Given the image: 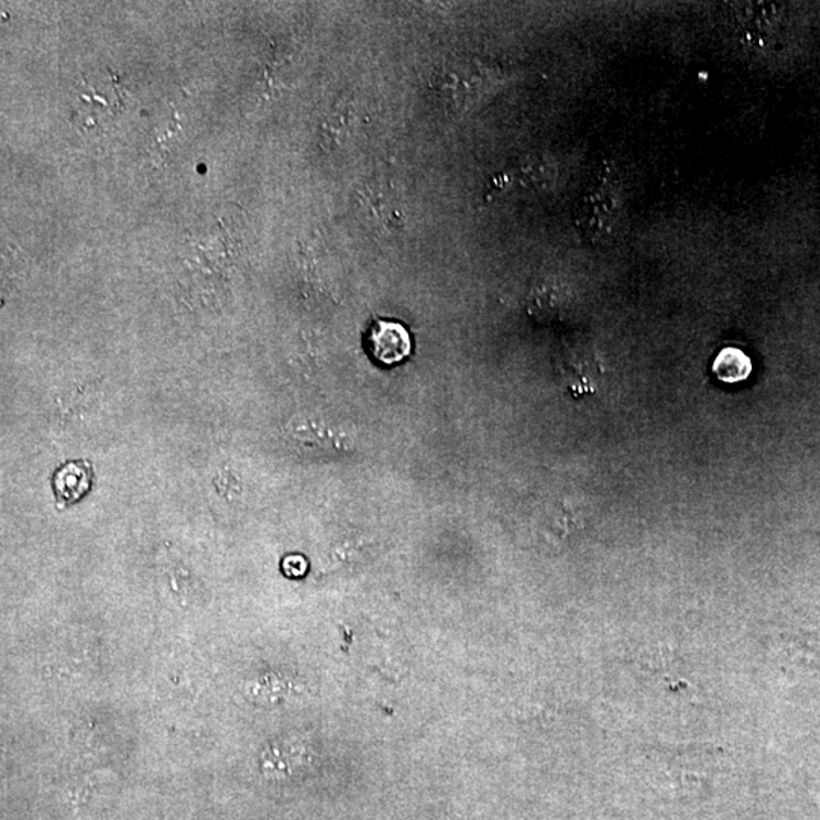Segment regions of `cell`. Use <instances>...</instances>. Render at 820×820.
<instances>
[{
	"instance_id": "obj_4",
	"label": "cell",
	"mask_w": 820,
	"mask_h": 820,
	"mask_svg": "<svg viewBox=\"0 0 820 820\" xmlns=\"http://www.w3.org/2000/svg\"><path fill=\"white\" fill-rule=\"evenodd\" d=\"M553 369L560 387L573 396L594 394L605 376L604 358L586 338H570L560 343L553 357Z\"/></svg>"
},
{
	"instance_id": "obj_3",
	"label": "cell",
	"mask_w": 820,
	"mask_h": 820,
	"mask_svg": "<svg viewBox=\"0 0 820 820\" xmlns=\"http://www.w3.org/2000/svg\"><path fill=\"white\" fill-rule=\"evenodd\" d=\"M354 212L371 232L396 236L409 224V204L403 190L389 181H369L354 194Z\"/></svg>"
},
{
	"instance_id": "obj_2",
	"label": "cell",
	"mask_w": 820,
	"mask_h": 820,
	"mask_svg": "<svg viewBox=\"0 0 820 820\" xmlns=\"http://www.w3.org/2000/svg\"><path fill=\"white\" fill-rule=\"evenodd\" d=\"M625 204L619 167L604 160L593 171L576 204V225L591 243L609 242L619 227Z\"/></svg>"
},
{
	"instance_id": "obj_11",
	"label": "cell",
	"mask_w": 820,
	"mask_h": 820,
	"mask_svg": "<svg viewBox=\"0 0 820 820\" xmlns=\"http://www.w3.org/2000/svg\"><path fill=\"white\" fill-rule=\"evenodd\" d=\"M517 175L525 189L541 193L551 189L558 172H556L555 164L547 157L532 155V157L522 160L520 166H518Z\"/></svg>"
},
{
	"instance_id": "obj_10",
	"label": "cell",
	"mask_w": 820,
	"mask_h": 820,
	"mask_svg": "<svg viewBox=\"0 0 820 820\" xmlns=\"http://www.w3.org/2000/svg\"><path fill=\"white\" fill-rule=\"evenodd\" d=\"M362 119L357 106L351 102L336 104L323 122V139L331 148L345 147L361 135Z\"/></svg>"
},
{
	"instance_id": "obj_12",
	"label": "cell",
	"mask_w": 820,
	"mask_h": 820,
	"mask_svg": "<svg viewBox=\"0 0 820 820\" xmlns=\"http://www.w3.org/2000/svg\"><path fill=\"white\" fill-rule=\"evenodd\" d=\"M715 374L717 379L728 384H737L745 381L753 371L750 358L737 349H724L720 351L715 362Z\"/></svg>"
},
{
	"instance_id": "obj_8",
	"label": "cell",
	"mask_w": 820,
	"mask_h": 820,
	"mask_svg": "<svg viewBox=\"0 0 820 820\" xmlns=\"http://www.w3.org/2000/svg\"><path fill=\"white\" fill-rule=\"evenodd\" d=\"M573 301V293L558 278H544L529 293V314L538 321H555L566 314Z\"/></svg>"
},
{
	"instance_id": "obj_1",
	"label": "cell",
	"mask_w": 820,
	"mask_h": 820,
	"mask_svg": "<svg viewBox=\"0 0 820 820\" xmlns=\"http://www.w3.org/2000/svg\"><path fill=\"white\" fill-rule=\"evenodd\" d=\"M506 72L472 55L450 56L434 67L430 87L445 112L464 116L482 109L505 89Z\"/></svg>"
},
{
	"instance_id": "obj_7",
	"label": "cell",
	"mask_w": 820,
	"mask_h": 820,
	"mask_svg": "<svg viewBox=\"0 0 820 820\" xmlns=\"http://www.w3.org/2000/svg\"><path fill=\"white\" fill-rule=\"evenodd\" d=\"M368 345L371 356L383 365L400 364L409 356L412 350L409 331L394 321L374 323L368 335Z\"/></svg>"
},
{
	"instance_id": "obj_9",
	"label": "cell",
	"mask_w": 820,
	"mask_h": 820,
	"mask_svg": "<svg viewBox=\"0 0 820 820\" xmlns=\"http://www.w3.org/2000/svg\"><path fill=\"white\" fill-rule=\"evenodd\" d=\"M93 476L89 461H71L61 465L52 478V490L59 506H72L86 497L93 487Z\"/></svg>"
},
{
	"instance_id": "obj_5",
	"label": "cell",
	"mask_w": 820,
	"mask_h": 820,
	"mask_svg": "<svg viewBox=\"0 0 820 820\" xmlns=\"http://www.w3.org/2000/svg\"><path fill=\"white\" fill-rule=\"evenodd\" d=\"M128 93L116 76L109 78H84L83 89L76 94L74 121L84 133H101L117 121L127 109Z\"/></svg>"
},
{
	"instance_id": "obj_6",
	"label": "cell",
	"mask_w": 820,
	"mask_h": 820,
	"mask_svg": "<svg viewBox=\"0 0 820 820\" xmlns=\"http://www.w3.org/2000/svg\"><path fill=\"white\" fill-rule=\"evenodd\" d=\"M732 23L740 43L750 52L775 49L784 33L785 10L775 2L731 3Z\"/></svg>"
}]
</instances>
